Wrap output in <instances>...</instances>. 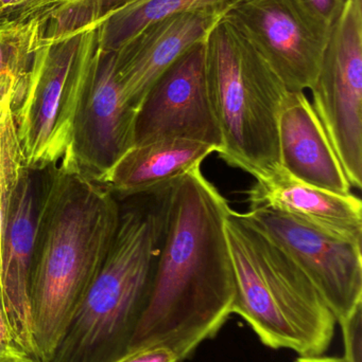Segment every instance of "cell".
Segmentation results:
<instances>
[{
    "mask_svg": "<svg viewBox=\"0 0 362 362\" xmlns=\"http://www.w3.org/2000/svg\"><path fill=\"white\" fill-rule=\"evenodd\" d=\"M231 210L201 165L168 185L161 248L128 353L162 346L187 361L233 315L235 272L225 227Z\"/></svg>",
    "mask_w": 362,
    "mask_h": 362,
    "instance_id": "obj_1",
    "label": "cell"
},
{
    "mask_svg": "<svg viewBox=\"0 0 362 362\" xmlns=\"http://www.w3.org/2000/svg\"><path fill=\"white\" fill-rule=\"evenodd\" d=\"M116 196L72 161L53 165L38 199L31 283L38 362L53 353L101 269L120 221Z\"/></svg>",
    "mask_w": 362,
    "mask_h": 362,
    "instance_id": "obj_2",
    "label": "cell"
},
{
    "mask_svg": "<svg viewBox=\"0 0 362 362\" xmlns=\"http://www.w3.org/2000/svg\"><path fill=\"white\" fill-rule=\"evenodd\" d=\"M169 183L128 197L129 204L121 206L118 229L106 261L50 362H117L127 354L146 306L161 248Z\"/></svg>",
    "mask_w": 362,
    "mask_h": 362,
    "instance_id": "obj_3",
    "label": "cell"
},
{
    "mask_svg": "<svg viewBox=\"0 0 362 362\" xmlns=\"http://www.w3.org/2000/svg\"><path fill=\"white\" fill-rule=\"evenodd\" d=\"M225 227L235 272L233 314L268 348L324 355L337 321L307 276L242 213L230 211Z\"/></svg>",
    "mask_w": 362,
    "mask_h": 362,
    "instance_id": "obj_4",
    "label": "cell"
},
{
    "mask_svg": "<svg viewBox=\"0 0 362 362\" xmlns=\"http://www.w3.org/2000/svg\"><path fill=\"white\" fill-rule=\"evenodd\" d=\"M208 90L227 165L256 178L281 168L278 117L289 90L251 42L225 18L205 40Z\"/></svg>",
    "mask_w": 362,
    "mask_h": 362,
    "instance_id": "obj_5",
    "label": "cell"
},
{
    "mask_svg": "<svg viewBox=\"0 0 362 362\" xmlns=\"http://www.w3.org/2000/svg\"><path fill=\"white\" fill-rule=\"evenodd\" d=\"M98 27L43 36L23 98L14 110L25 167L52 168L67 155L72 127L94 57Z\"/></svg>",
    "mask_w": 362,
    "mask_h": 362,
    "instance_id": "obj_6",
    "label": "cell"
},
{
    "mask_svg": "<svg viewBox=\"0 0 362 362\" xmlns=\"http://www.w3.org/2000/svg\"><path fill=\"white\" fill-rule=\"evenodd\" d=\"M312 104L351 187H362V0H346L332 28Z\"/></svg>",
    "mask_w": 362,
    "mask_h": 362,
    "instance_id": "obj_7",
    "label": "cell"
},
{
    "mask_svg": "<svg viewBox=\"0 0 362 362\" xmlns=\"http://www.w3.org/2000/svg\"><path fill=\"white\" fill-rule=\"evenodd\" d=\"M242 214L304 272L337 323L362 304L361 244L334 238L271 209Z\"/></svg>",
    "mask_w": 362,
    "mask_h": 362,
    "instance_id": "obj_8",
    "label": "cell"
},
{
    "mask_svg": "<svg viewBox=\"0 0 362 362\" xmlns=\"http://www.w3.org/2000/svg\"><path fill=\"white\" fill-rule=\"evenodd\" d=\"M162 139L203 142L220 153L222 133L208 90L205 40L181 55L151 87L136 112L134 146Z\"/></svg>",
    "mask_w": 362,
    "mask_h": 362,
    "instance_id": "obj_9",
    "label": "cell"
},
{
    "mask_svg": "<svg viewBox=\"0 0 362 362\" xmlns=\"http://www.w3.org/2000/svg\"><path fill=\"white\" fill-rule=\"evenodd\" d=\"M223 18L251 42L289 91L312 89L331 32L312 21L297 0H246Z\"/></svg>",
    "mask_w": 362,
    "mask_h": 362,
    "instance_id": "obj_10",
    "label": "cell"
},
{
    "mask_svg": "<svg viewBox=\"0 0 362 362\" xmlns=\"http://www.w3.org/2000/svg\"><path fill=\"white\" fill-rule=\"evenodd\" d=\"M135 118L136 110L125 103L117 81L115 52L97 48L63 159L101 182L133 148Z\"/></svg>",
    "mask_w": 362,
    "mask_h": 362,
    "instance_id": "obj_11",
    "label": "cell"
},
{
    "mask_svg": "<svg viewBox=\"0 0 362 362\" xmlns=\"http://www.w3.org/2000/svg\"><path fill=\"white\" fill-rule=\"evenodd\" d=\"M26 169L9 213L0 270V310L15 348L36 359L31 314V283L38 198Z\"/></svg>",
    "mask_w": 362,
    "mask_h": 362,
    "instance_id": "obj_12",
    "label": "cell"
},
{
    "mask_svg": "<svg viewBox=\"0 0 362 362\" xmlns=\"http://www.w3.org/2000/svg\"><path fill=\"white\" fill-rule=\"evenodd\" d=\"M220 17L174 13L140 30L115 52V74L125 103L137 112L157 78L191 47L204 42Z\"/></svg>",
    "mask_w": 362,
    "mask_h": 362,
    "instance_id": "obj_13",
    "label": "cell"
},
{
    "mask_svg": "<svg viewBox=\"0 0 362 362\" xmlns=\"http://www.w3.org/2000/svg\"><path fill=\"white\" fill-rule=\"evenodd\" d=\"M248 200L250 209H271L334 238L362 243V204L358 197L307 185L295 180L282 167L256 178L249 189Z\"/></svg>",
    "mask_w": 362,
    "mask_h": 362,
    "instance_id": "obj_14",
    "label": "cell"
},
{
    "mask_svg": "<svg viewBox=\"0 0 362 362\" xmlns=\"http://www.w3.org/2000/svg\"><path fill=\"white\" fill-rule=\"evenodd\" d=\"M281 167L295 180L351 194L341 163L304 91H289L278 117Z\"/></svg>",
    "mask_w": 362,
    "mask_h": 362,
    "instance_id": "obj_15",
    "label": "cell"
},
{
    "mask_svg": "<svg viewBox=\"0 0 362 362\" xmlns=\"http://www.w3.org/2000/svg\"><path fill=\"white\" fill-rule=\"evenodd\" d=\"M215 152L210 144L185 139L134 146L100 183L118 197L140 195L184 175Z\"/></svg>",
    "mask_w": 362,
    "mask_h": 362,
    "instance_id": "obj_16",
    "label": "cell"
},
{
    "mask_svg": "<svg viewBox=\"0 0 362 362\" xmlns=\"http://www.w3.org/2000/svg\"><path fill=\"white\" fill-rule=\"evenodd\" d=\"M246 0H137L114 11L98 25V48L116 52L140 30L174 13H210L223 18Z\"/></svg>",
    "mask_w": 362,
    "mask_h": 362,
    "instance_id": "obj_17",
    "label": "cell"
},
{
    "mask_svg": "<svg viewBox=\"0 0 362 362\" xmlns=\"http://www.w3.org/2000/svg\"><path fill=\"white\" fill-rule=\"evenodd\" d=\"M42 37L38 18L0 23V98L13 95L18 105Z\"/></svg>",
    "mask_w": 362,
    "mask_h": 362,
    "instance_id": "obj_18",
    "label": "cell"
},
{
    "mask_svg": "<svg viewBox=\"0 0 362 362\" xmlns=\"http://www.w3.org/2000/svg\"><path fill=\"white\" fill-rule=\"evenodd\" d=\"M137 0H46L31 18L43 25V35L57 36L98 27L108 15Z\"/></svg>",
    "mask_w": 362,
    "mask_h": 362,
    "instance_id": "obj_19",
    "label": "cell"
},
{
    "mask_svg": "<svg viewBox=\"0 0 362 362\" xmlns=\"http://www.w3.org/2000/svg\"><path fill=\"white\" fill-rule=\"evenodd\" d=\"M15 105L13 95L0 98V270L9 213L19 181L27 169L17 134Z\"/></svg>",
    "mask_w": 362,
    "mask_h": 362,
    "instance_id": "obj_20",
    "label": "cell"
},
{
    "mask_svg": "<svg viewBox=\"0 0 362 362\" xmlns=\"http://www.w3.org/2000/svg\"><path fill=\"white\" fill-rule=\"evenodd\" d=\"M344 336V362H362V304L338 322Z\"/></svg>",
    "mask_w": 362,
    "mask_h": 362,
    "instance_id": "obj_21",
    "label": "cell"
},
{
    "mask_svg": "<svg viewBox=\"0 0 362 362\" xmlns=\"http://www.w3.org/2000/svg\"><path fill=\"white\" fill-rule=\"evenodd\" d=\"M344 1L346 0H297L312 21L329 32L344 10Z\"/></svg>",
    "mask_w": 362,
    "mask_h": 362,
    "instance_id": "obj_22",
    "label": "cell"
},
{
    "mask_svg": "<svg viewBox=\"0 0 362 362\" xmlns=\"http://www.w3.org/2000/svg\"><path fill=\"white\" fill-rule=\"evenodd\" d=\"M117 362H181L174 351L162 346H146L127 353Z\"/></svg>",
    "mask_w": 362,
    "mask_h": 362,
    "instance_id": "obj_23",
    "label": "cell"
},
{
    "mask_svg": "<svg viewBox=\"0 0 362 362\" xmlns=\"http://www.w3.org/2000/svg\"><path fill=\"white\" fill-rule=\"evenodd\" d=\"M46 0H21V6L15 14L13 21H27L35 12L36 8Z\"/></svg>",
    "mask_w": 362,
    "mask_h": 362,
    "instance_id": "obj_24",
    "label": "cell"
},
{
    "mask_svg": "<svg viewBox=\"0 0 362 362\" xmlns=\"http://www.w3.org/2000/svg\"><path fill=\"white\" fill-rule=\"evenodd\" d=\"M14 350H17V349L15 348L12 340H11L6 320H4V315H2L1 310H0V355L6 354V353Z\"/></svg>",
    "mask_w": 362,
    "mask_h": 362,
    "instance_id": "obj_25",
    "label": "cell"
},
{
    "mask_svg": "<svg viewBox=\"0 0 362 362\" xmlns=\"http://www.w3.org/2000/svg\"><path fill=\"white\" fill-rule=\"evenodd\" d=\"M0 362H35L33 359L23 354L19 351L14 350L6 354L0 355Z\"/></svg>",
    "mask_w": 362,
    "mask_h": 362,
    "instance_id": "obj_26",
    "label": "cell"
},
{
    "mask_svg": "<svg viewBox=\"0 0 362 362\" xmlns=\"http://www.w3.org/2000/svg\"><path fill=\"white\" fill-rule=\"evenodd\" d=\"M295 362H342L341 358L336 357L315 356V357H299Z\"/></svg>",
    "mask_w": 362,
    "mask_h": 362,
    "instance_id": "obj_27",
    "label": "cell"
},
{
    "mask_svg": "<svg viewBox=\"0 0 362 362\" xmlns=\"http://www.w3.org/2000/svg\"><path fill=\"white\" fill-rule=\"evenodd\" d=\"M4 21V8H2L1 1H0V23Z\"/></svg>",
    "mask_w": 362,
    "mask_h": 362,
    "instance_id": "obj_28",
    "label": "cell"
},
{
    "mask_svg": "<svg viewBox=\"0 0 362 362\" xmlns=\"http://www.w3.org/2000/svg\"><path fill=\"white\" fill-rule=\"evenodd\" d=\"M341 359H342V358H341ZM342 362H344V359H342Z\"/></svg>",
    "mask_w": 362,
    "mask_h": 362,
    "instance_id": "obj_29",
    "label": "cell"
}]
</instances>
